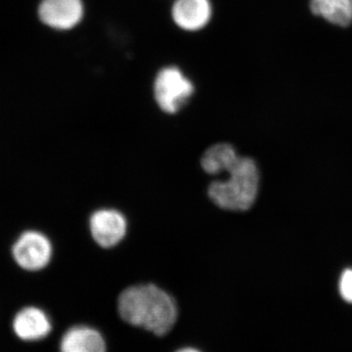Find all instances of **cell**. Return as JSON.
Masks as SVG:
<instances>
[{"label":"cell","mask_w":352,"mask_h":352,"mask_svg":"<svg viewBox=\"0 0 352 352\" xmlns=\"http://www.w3.org/2000/svg\"><path fill=\"white\" fill-rule=\"evenodd\" d=\"M120 318L129 325L154 335H166L175 327L178 307L175 298L156 285L129 287L118 300Z\"/></svg>","instance_id":"1"},{"label":"cell","mask_w":352,"mask_h":352,"mask_svg":"<svg viewBox=\"0 0 352 352\" xmlns=\"http://www.w3.org/2000/svg\"><path fill=\"white\" fill-rule=\"evenodd\" d=\"M221 175L226 179L210 183L208 195L217 207L232 212L250 210L258 193L259 173L251 157L239 156Z\"/></svg>","instance_id":"2"},{"label":"cell","mask_w":352,"mask_h":352,"mask_svg":"<svg viewBox=\"0 0 352 352\" xmlns=\"http://www.w3.org/2000/svg\"><path fill=\"white\" fill-rule=\"evenodd\" d=\"M54 254L52 241L38 229H25L13 241L10 256L19 270L38 273L50 266Z\"/></svg>","instance_id":"3"},{"label":"cell","mask_w":352,"mask_h":352,"mask_svg":"<svg viewBox=\"0 0 352 352\" xmlns=\"http://www.w3.org/2000/svg\"><path fill=\"white\" fill-rule=\"evenodd\" d=\"M195 91L193 83L176 67H166L157 73L154 82V96L164 113H176Z\"/></svg>","instance_id":"4"},{"label":"cell","mask_w":352,"mask_h":352,"mask_svg":"<svg viewBox=\"0 0 352 352\" xmlns=\"http://www.w3.org/2000/svg\"><path fill=\"white\" fill-rule=\"evenodd\" d=\"M126 229L124 214L111 208L96 210L89 219L91 237L97 245L105 249L119 244L126 236Z\"/></svg>","instance_id":"5"},{"label":"cell","mask_w":352,"mask_h":352,"mask_svg":"<svg viewBox=\"0 0 352 352\" xmlns=\"http://www.w3.org/2000/svg\"><path fill=\"white\" fill-rule=\"evenodd\" d=\"M52 322L48 314L39 307L28 305L14 315L12 330L18 339L25 342H39L52 332Z\"/></svg>","instance_id":"6"},{"label":"cell","mask_w":352,"mask_h":352,"mask_svg":"<svg viewBox=\"0 0 352 352\" xmlns=\"http://www.w3.org/2000/svg\"><path fill=\"white\" fill-rule=\"evenodd\" d=\"M39 19L52 29H73L83 17L82 0H43L38 8Z\"/></svg>","instance_id":"7"},{"label":"cell","mask_w":352,"mask_h":352,"mask_svg":"<svg viewBox=\"0 0 352 352\" xmlns=\"http://www.w3.org/2000/svg\"><path fill=\"white\" fill-rule=\"evenodd\" d=\"M210 0H176L173 6V19L180 29L197 32L204 29L212 19Z\"/></svg>","instance_id":"8"},{"label":"cell","mask_w":352,"mask_h":352,"mask_svg":"<svg viewBox=\"0 0 352 352\" xmlns=\"http://www.w3.org/2000/svg\"><path fill=\"white\" fill-rule=\"evenodd\" d=\"M60 352H107V344L96 329L78 325L69 328L62 336Z\"/></svg>","instance_id":"9"},{"label":"cell","mask_w":352,"mask_h":352,"mask_svg":"<svg viewBox=\"0 0 352 352\" xmlns=\"http://www.w3.org/2000/svg\"><path fill=\"white\" fill-rule=\"evenodd\" d=\"M239 157L235 148L227 143H217L208 148L201 159L203 170L210 175H221Z\"/></svg>","instance_id":"10"},{"label":"cell","mask_w":352,"mask_h":352,"mask_svg":"<svg viewBox=\"0 0 352 352\" xmlns=\"http://www.w3.org/2000/svg\"><path fill=\"white\" fill-rule=\"evenodd\" d=\"M310 8L332 24L346 27L352 22V0H311Z\"/></svg>","instance_id":"11"},{"label":"cell","mask_w":352,"mask_h":352,"mask_svg":"<svg viewBox=\"0 0 352 352\" xmlns=\"http://www.w3.org/2000/svg\"><path fill=\"white\" fill-rule=\"evenodd\" d=\"M340 292L346 302L352 303V270H346L342 273L340 281Z\"/></svg>","instance_id":"12"},{"label":"cell","mask_w":352,"mask_h":352,"mask_svg":"<svg viewBox=\"0 0 352 352\" xmlns=\"http://www.w3.org/2000/svg\"><path fill=\"white\" fill-rule=\"evenodd\" d=\"M176 352H201L198 349H194V347H184V349H179Z\"/></svg>","instance_id":"13"}]
</instances>
